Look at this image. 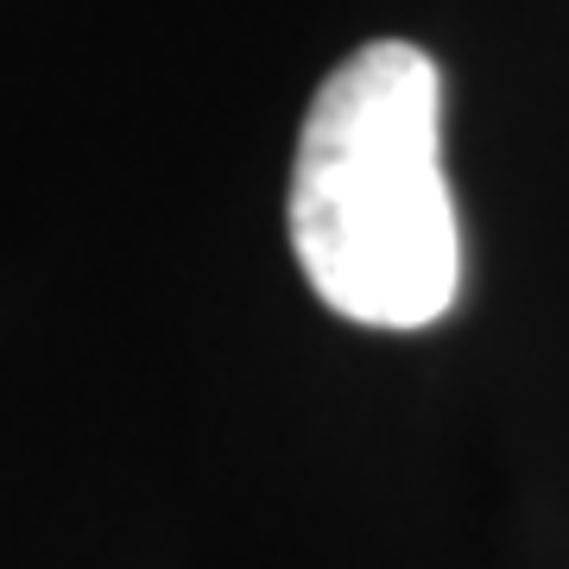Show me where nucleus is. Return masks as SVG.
Here are the masks:
<instances>
[{
	"mask_svg": "<svg viewBox=\"0 0 569 569\" xmlns=\"http://www.w3.org/2000/svg\"><path fill=\"white\" fill-rule=\"evenodd\" d=\"M291 247L310 291L367 329H425L456 305L462 241L443 178V77L373 39L323 77L291 164Z\"/></svg>",
	"mask_w": 569,
	"mask_h": 569,
	"instance_id": "f257e3e1",
	"label": "nucleus"
}]
</instances>
